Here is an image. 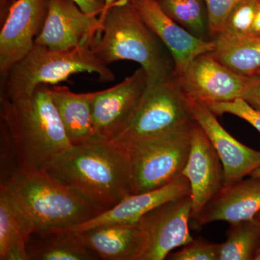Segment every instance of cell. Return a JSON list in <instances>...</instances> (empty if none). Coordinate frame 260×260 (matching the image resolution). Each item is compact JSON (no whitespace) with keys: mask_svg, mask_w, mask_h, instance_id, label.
<instances>
[{"mask_svg":"<svg viewBox=\"0 0 260 260\" xmlns=\"http://www.w3.org/2000/svg\"><path fill=\"white\" fill-rule=\"evenodd\" d=\"M45 171L104 212L133 194L129 153L108 140L73 145Z\"/></svg>","mask_w":260,"mask_h":260,"instance_id":"cell-1","label":"cell"},{"mask_svg":"<svg viewBox=\"0 0 260 260\" xmlns=\"http://www.w3.org/2000/svg\"><path fill=\"white\" fill-rule=\"evenodd\" d=\"M99 18L103 31L92 49L104 64L138 62L146 73L148 87L174 76L172 55L143 21L134 0H116Z\"/></svg>","mask_w":260,"mask_h":260,"instance_id":"cell-2","label":"cell"},{"mask_svg":"<svg viewBox=\"0 0 260 260\" xmlns=\"http://www.w3.org/2000/svg\"><path fill=\"white\" fill-rule=\"evenodd\" d=\"M0 120L9 129L20 168L45 170L61 152L73 146L49 93L41 85L28 97L0 99Z\"/></svg>","mask_w":260,"mask_h":260,"instance_id":"cell-3","label":"cell"},{"mask_svg":"<svg viewBox=\"0 0 260 260\" xmlns=\"http://www.w3.org/2000/svg\"><path fill=\"white\" fill-rule=\"evenodd\" d=\"M4 187L28 213L36 231L70 229L104 212L45 170L19 168Z\"/></svg>","mask_w":260,"mask_h":260,"instance_id":"cell-4","label":"cell"},{"mask_svg":"<svg viewBox=\"0 0 260 260\" xmlns=\"http://www.w3.org/2000/svg\"><path fill=\"white\" fill-rule=\"evenodd\" d=\"M85 73L96 74L102 83L115 79L112 70L95 55L91 46L51 50L35 44L1 80L0 99L28 97L39 85H56L72 75Z\"/></svg>","mask_w":260,"mask_h":260,"instance_id":"cell-5","label":"cell"},{"mask_svg":"<svg viewBox=\"0 0 260 260\" xmlns=\"http://www.w3.org/2000/svg\"><path fill=\"white\" fill-rule=\"evenodd\" d=\"M195 124L190 99L181 90L174 75L148 87L133 117L108 140L128 151L135 145L189 129Z\"/></svg>","mask_w":260,"mask_h":260,"instance_id":"cell-6","label":"cell"},{"mask_svg":"<svg viewBox=\"0 0 260 260\" xmlns=\"http://www.w3.org/2000/svg\"><path fill=\"white\" fill-rule=\"evenodd\" d=\"M194 125L148 140L128 150L133 194L158 189L182 175L190 153Z\"/></svg>","mask_w":260,"mask_h":260,"instance_id":"cell-7","label":"cell"},{"mask_svg":"<svg viewBox=\"0 0 260 260\" xmlns=\"http://www.w3.org/2000/svg\"><path fill=\"white\" fill-rule=\"evenodd\" d=\"M191 194L164 203L145 214L138 224V239L133 260H162L174 249L193 240L189 232Z\"/></svg>","mask_w":260,"mask_h":260,"instance_id":"cell-8","label":"cell"},{"mask_svg":"<svg viewBox=\"0 0 260 260\" xmlns=\"http://www.w3.org/2000/svg\"><path fill=\"white\" fill-rule=\"evenodd\" d=\"M174 75L186 96L205 104L242 99L249 80V76L231 69L210 53L194 58Z\"/></svg>","mask_w":260,"mask_h":260,"instance_id":"cell-9","label":"cell"},{"mask_svg":"<svg viewBox=\"0 0 260 260\" xmlns=\"http://www.w3.org/2000/svg\"><path fill=\"white\" fill-rule=\"evenodd\" d=\"M50 0H15L1 23L0 77L31 50L47 19Z\"/></svg>","mask_w":260,"mask_h":260,"instance_id":"cell-10","label":"cell"},{"mask_svg":"<svg viewBox=\"0 0 260 260\" xmlns=\"http://www.w3.org/2000/svg\"><path fill=\"white\" fill-rule=\"evenodd\" d=\"M102 31L99 15L85 13L73 0H50L45 24L35 44L51 50L92 47Z\"/></svg>","mask_w":260,"mask_h":260,"instance_id":"cell-11","label":"cell"},{"mask_svg":"<svg viewBox=\"0 0 260 260\" xmlns=\"http://www.w3.org/2000/svg\"><path fill=\"white\" fill-rule=\"evenodd\" d=\"M148 86L146 73L140 68L117 85L95 92L92 107L94 125L99 138L111 139L127 124Z\"/></svg>","mask_w":260,"mask_h":260,"instance_id":"cell-12","label":"cell"},{"mask_svg":"<svg viewBox=\"0 0 260 260\" xmlns=\"http://www.w3.org/2000/svg\"><path fill=\"white\" fill-rule=\"evenodd\" d=\"M182 175L187 178L190 184L191 218L195 219L224 186L223 164L209 138L197 122Z\"/></svg>","mask_w":260,"mask_h":260,"instance_id":"cell-13","label":"cell"},{"mask_svg":"<svg viewBox=\"0 0 260 260\" xmlns=\"http://www.w3.org/2000/svg\"><path fill=\"white\" fill-rule=\"evenodd\" d=\"M190 103L195 121L209 138L223 164L224 185L250 176L260 167V151L243 145L229 134L208 106L192 100Z\"/></svg>","mask_w":260,"mask_h":260,"instance_id":"cell-14","label":"cell"},{"mask_svg":"<svg viewBox=\"0 0 260 260\" xmlns=\"http://www.w3.org/2000/svg\"><path fill=\"white\" fill-rule=\"evenodd\" d=\"M143 21L164 44L174 63V74L184 69L194 58L215 49L213 41L195 37L160 8L158 0H134Z\"/></svg>","mask_w":260,"mask_h":260,"instance_id":"cell-15","label":"cell"},{"mask_svg":"<svg viewBox=\"0 0 260 260\" xmlns=\"http://www.w3.org/2000/svg\"><path fill=\"white\" fill-rule=\"evenodd\" d=\"M189 194L191 189L189 181L185 176L181 175L172 182L158 189L129 195L112 209L103 212L85 223L66 229L78 233L105 225L137 223L145 214L157 207Z\"/></svg>","mask_w":260,"mask_h":260,"instance_id":"cell-16","label":"cell"},{"mask_svg":"<svg viewBox=\"0 0 260 260\" xmlns=\"http://www.w3.org/2000/svg\"><path fill=\"white\" fill-rule=\"evenodd\" d=\"M250 177L224 185L195 218L198 226L254 219L260 211V178Z\"/></svg>","mask_w":260,"mask_h":260,"instance_id":"cell-17","label":"cell"},{"mask_svg":"<svg viewBox=\"0 0 260 260\" xmlns=\"http://www.w3.org/2000/svg\"><path fill=\"white\" fill-rule=\"evenodd\" d=\"M49 93L55 106L68 139L73 145L99 139L93 119L95 92L77 93L63 85H49Z\"/></svg>","mask_w":260,"mask_h":260,"instance_id":"cell-18","label":"cell"},{"mask_svg":"<svg viewBox=\"0 0 260 260\" xmlns=\"http://www.w3.org/2000/svg\"><path fill=\"white\" fill-rule=\"evenodd\" d=\"M36 230L21 205L0 186V260H29L27 244Z\"/></svg>","mask_w":260,"mask_h":260,"instance_id":"cell-19","label":"cell"},{"mask_svg":"<svg viewBox=\"0 0 260 260\" xmlns=\"http://www.w3.org/2000/svg\"><path fill=\"white\" fill-rule=\"evenodd\" d=\"M75 234L98 259L133 260L138 244L137 223L105 225Z\"/></svg>","mask_w":260,"mask_h":260,"instance_id":"cell-20","label":"cell"},{"mask_svg":"<svg viewBox=\"0 0 260 260\" xmlns=\"http://www.w3.org/2000/svg\"><path fill=\"white\" fill-rule=\"evenodd\" d=\"M29 260L98 259L75 233L67 229L35 231L27 244Z\"/></svg>","mask_w":260,"mask_h":260,"instance_id":"cell-21","label":"cell"},{"mask_svg":"<svg viewBox=\"0 0 260 260\" xmlns=\"http://www.w3.org/2000/svg\"><path fill=\"white\" fill-rule=\"evenodd\" d=\"M212 56L231 69L248 75L260 69V37H218Z\"/></svg>","mask_w":260,"mask_h":260,"instance_id":"cell-22","label":"cell"},{"mask_svg":"<svg viewBox=\"0 0 260 260\" xmlns=\"http://www.w3.org/2000/svg\"><path fill=\"white\" fill-rule=\"evenodd\" d=\"M164 13L195 37L212 41L205 0H158Z\"/></svg>","mask_w":260,"mask_h":260,"instance_id":"cell-23","label":"cell"},{"mask_svg":"<svg viewBox=\"0 0 260 260\" xmlns=\"http://www.w3.org/2000/svg\"><path fill=\"white\" fill-rule=\"evenodd\" d=\"M219 260L254 259L260 247V225L254 219L230 223Z\"/></svg>","mask_w":260,"mask_h":260,"instance_id":"cell-24","label":"cell"},{"mask_svg":"<svg viewBox=\"0 0 260 260\" xmlns=\"http://www.w3.org/2000/svg\"><path fill=\"white\" fill-rule=\"evenodd\" d=\"M257 5L258 0H243L239 3L228 16L218 37H250Z\"/></svg>","mask_w":260,"mask_h":260,"instance_id":"cell-25","label":"cell"},{"mask_svg":"<svg viewBox=\"0 0 260 260\" xmlns=\"http://www.w3.org/2000/svg\"><path fill=\"white\" fill-rule=\"evenodd\" d=\"M20 168L18 150L9 129L0 122V186H4Z\"/></svg>","mask_w":260,"mask_h":260,"instance_id":"cell-26","label":"cell"},{"mask_svg":"<svg viewBox=\"0 0 260 260\" xmlns=\"http://www.w3.org/2000/svg\"><path fill=\"white\" fill-rule=\"evenodd\" d=\"M221 244H214L199 238L182 246V249L170 253L172 260H219Z\"/></svg>","mask_w":260,"mask_h":260,"instance_id":"cell-27","label":"cell"},{"mask_svg":"<svg viewBox=\"0 0 260 260\" xmlns=\"http://www.w3.org/2000/svg\"><path fill=\"white\" fill-rule=\"evenodd\" d=\"M216 116L230 114L247 121L260 133V111L249 105L243 99L227 102L211 103L205 104Z\"/></svg>","mask_w":260,"mask_h":260,"instance_id":"cell-28","label":"cell"},{"mask_svg":"<svg viewBox=\"0 0 260 260\" xmlns=\"http://www.w3.org/2000/svg\"><path fill=\"white\" fill-rule=\"evenodd\" d=\"M243 0H205L209 18L210 35L213 41L218 37L231 12Z\"/></svg>","mask_w":260,"mask_h":260,"instance_id":"cell-29","label":"cell"},{"mask_svg":"<svg viewBox=\"0 0 260 260\" xmlns=\"http://www.w3.org/2000/svg\"><path fill=\"white\" fill-rule=\"evenodd\" d=\"M242 99L251 107L260 111V75L249 76L247 88Z\"/></svg>","mask_w":260,"mask_h":260,"instance_id":"cell-30","label":"cell"},{"mask_svg":"<svg viewBox=\"0 0 260 260\" xmlns=\"http://www.w3.org/2000/svg\"><path fill=\"white\" fill-rule=\"evenodd\" d=\"M85 13L99 15L104 10V4L98 0H73Z\"/></svg>","mask_w":260,"mask_h":260,"instance_id":"cell-31","label":"cell"},{"mask_svg":"<svg viewBox=\"0 0 260 260\" xmlns=\"http://www.w3.org/2000/svg\"><path fill=\"white\" fill-rule=\"evenodd\" d=\"M15 0H0V21L1 23L4 21L10 6L13 5Z\"/></svg>","mask_w":260,"mask_h":260,"instance_id":"cell-32","label":"cell"},{"mask_svg":"<svg viewBox=\"0 0 260 260\" xmlns=\"http://www.w3.org/2000/svg\"><path fill=\"white\" fill-rule=\"evenodd\" d=\"M251 36L260 37V0H258L257 10H256L255 20H254Z\"/></svg>","mask_w":260,"mask_h":260,"instance_id":"cell-33","label":"cell"},{"mask_svg":"<svg viewBox=\"0 0 260 260\" xmlns=\"http://www.w3.org/2000/svg\"><path fill=\"white\" fill-rule=\"evenodd\" d=\"M115 1L116 0H104V7L102 13L105 12Z\"/></svg>","mask_w":260,"mask_h":260,"instance_id":"cell-34","label":"cell"},{"mask_svg":"<svg viewBox=\"0 0 260 260\" xmlns=\"http://www.w3.org/2000/svg\"><path fill=\"white\" fill-rule=\"evenodd\" d=\"M250 176H251V177L260 178V167L253 171V172L251 173Z\"/></svg>","mask_w":260,"mask_h":260,"instance_id":"cell-35","label":"cell"},{"mask_svg":"<svg viewBox=\"0 0 260 260\" xmlns=\"http://www.w3.org/2000/svg\"><path fill=\"white\" fill-rule=\"evenodd\" d=\"M254 220H255L256 222H257V223L260 225V211L259 213L256 214L255 217L254 218Z\"/></svg>","mask_w":260,"mask_h":260,"instance_id":"cell-36","label":"cell"},{"mask_svg":"<svg viewBox=\"0 0 260 260\" xmlns=\"http://www.w3.org/2000/svg\"><path fill=\"white\" fill-rule=\"evenodd\" d=\"M255 260H260V247L259 250H258L257 252H256L255 256H254V259Z\"/></svg>","mask_w":260,"mask_h":260,"instance_id":"cell-37","label":"cell"},{"mask_svg":"<svg viewBox=\"0 0 260 260\" xmlns=\"http://www.w3.org/2000/svg\"><path fill=\"white\" fill-rule=\"evenodd\" d=\"M98 1L100 2L101 3H102V4L104 5V0H98Z\"/></svg>","mask_w":260,"mask_h":260,"instance_id":"cell-38","label":"cell"},{"mask_svg":"<svg viewBox=\"0 0 260 260\" xmlns=\"http://www.w3.org/2000/svg\"><path fill=\"white\" fill-rule=\"evenodd\" d=\"M255 74L260 75V69L259 70H258L257 72H256ZM255 74H254V75H255Z\"/></svg>","mask_w":260,"mask_h":260,"instance_id":"cell-39","label":"cell"}]
</instances>
